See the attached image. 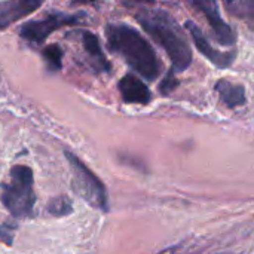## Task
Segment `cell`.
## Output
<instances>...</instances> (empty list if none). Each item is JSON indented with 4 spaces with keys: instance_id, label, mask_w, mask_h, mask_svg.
<instances>
[{
    "instance_id": "obj_1",
    "label": "cell",
    "mask_w": 254,
    "mask_h": 254,
    "mask_svg": "<svg viewBox=\"0 0 254 254\" xmlns=\"http://www.w3.org/2000/svg\"><path fill=\"white\" fill-rule=\"evenodd\" d=\"M107 48L124 57L127 64L147 80H155L161 74L162 63L159 61L150 43L132 27L127 24L106 25Z\"/></svg>"
},
{
    "instance_id": "obj_2",
    "label": "cell",
    "mask_w": 254,
    "mask_h": 254,
    "mask_svg": "<svg viewBox=\"0 0 254 254\" xmlns=\"http://www.w3.org/2000/svg\"><path fill=\"white\" fill-rule=\"evenodd\" d=\"M135 18L167 52L174 70L185 71L190 65L192 49L183 33V28L173 15L162 9H141Z\"/></svg>"
},
{
    "instance_id": "obj_3",
    "label": "cell",
    "mask_w": 254,
    "mask_h": 254,
    "mask_svg": "<svg viewBox=\"0 0 254 254\" xmlns=\"http://www.w3.org/2000/svg\"><path fill=\"white\" fill-rule=\"evenodd\" d=\"M0 201L13 219H27L34 213V176L27 165H13L1 183Z\"/></svg>"
},
{
    "instance_id": "obj_4",
    "label": "cell",
    "mask_w": 254,
    "mask_h": 254,
    "mask_svg": "<svg viewBox=\"0 0 254 254\" xmlns=\"http://www.w3.org/2000/svg\"><path fill=\"white\" fill-rule=\"evenodd\" d=\"M64 155H65V158L70 164V168H71L74 192L83 201H86L92 208L100 210L103 213H107L110 204H109V193H107L104 183L74 153L65 150Z\"/></svg>"
},
{
    "instance_id": "obj_5",
    "label": "cell",
    "mask_w": 254,
    "mask_h": 254,
    "mask_svg": "<svg viewBox=\"0 0 254 254\" xmlns=\"http://www.w3.org/2000/svg\"><path fill=\"white\" fill-rule=\"evenodd\" d=\"M83 18V13H76V15H68L60 10H54L49 12L45 18L42 19H36V21H30L27 24H24L19 28V36L34 45H40L43 43L48 36L65 25H74L79 24Z\"/></svg>"
},
{
    "instance_id": "obj_6",
    "label": "cell",
    "mask_w": 254,
    "mask_h": 254,
    "mask_svg": "<svg viewBox=\"0 0 254 254\" xmlns=\"http://www.w3.org/2000/svg\"><path fill=\"white\" fill-rule=\"evenodd\" d=\"M190 1L207 18V21H208L213 33H214L216 40L220 45H223V46L234 48V45L237 42L235 31L220 16L219 6H217V0H190Z\"/></svg>"
},
{
    "instance_id": "obj_7",
    "label": "cell",
    "mask_w": 254,
    "mask_h": 254,
    "mask_svg": "<svg viewBox=\"0 0 254 254\" xmlns=\"http://www.w3.org/2000/svg\"><path fill=\"white\" fill-rule=\"evenodd\" d=\"M186 28H188L189 34L192 36V39H193V42H195L198 51H199L204 57H207L216 67H219V68H226V67H229V65L234 63V60H235V57H237V51H235V49H232V51H225V52L214 49V48L211 46V43L208 42L207 36H204V33L199 30V27L195 25L192 21H188V22H186Z\"/></svg>"
},
{
    "instance_id": "obj_8",
    "label": "cell",
    "mask_w": 254,
    "mask_h": 254,
    "mask_svg": "<svg viewBox=\"0 0 254 254\" xmlns=\"http://www.w3.org/2000/svg\"><path fill=\"white\" fill-rule=\"evenodd\" d=\"M43 0H3L0 1V31L22 19L42 6Z\"/></svg>"
},
{
    "instance_id": "obj_9",
    "label": "cell",
    "mask_w": 254,
    "mask_h": 254,
    "mask_svg": "<svg viewBox=\"0 0 254 254\" xmlns=\"http://www.w3.org/2000/svg\"><path fill=\"white\" fill-rule=\"evenodd\" d=\"M118 89L121 92L122 100L127 104H141V106H147L152 101V94H150V89L147 88V85L143 83L137 76H134L131 73L125 74L119 80Z\"/></svg>"
},
{
    "instance_id": "obj_10",
    "label": "cell",
    "mask_w": 254,
    "mask_h": 254,
    "mask_svg": "<svg viewBox=\"0 0 254 254\" xmlns=\"http://www.w3.org/2000/svg\"><path fill=\"white\" fill-rule=\"evenodd\" d=\"M80 39H82V46H83L85 52L89 55L91 63L95 67V70L104 71V73H110L112 64L106 58V55H104V52H103V49L100 46L98 37L94 33L83 30V31H80Z\"/></svg>"
},
{
    "instance_id": "obj_11",
    "label": "cell",
    "mask_w": 254,
    "mask_h": 254,
    "mask_svg": "<svg viewBox=\"0 0 254 254\" xmlns=\"http://www.w3.org/2000/svg\"><path fill=\"white\" fill-rule=\"evenodd\" d=\"M216 91L219 92V97L223 104H226L229 109H235L247 103L244 85L231 82L228 79H220L216 82Z\"/></svg>"
},
{
    "instance_id": "obj_12",
    "label": "cell",
    "mask_w": 254,
    "mask_h": 254,
    "mask_svg": "<svg viewBox=\"0 0 254 254\" xmlns=\"http://www.w3.org/2000/svg\"><path fill=\"white\" fill-rule=\"evenodd\" d=\"M225 4L232 15L253 22L254 0H225Z\"/></svg>"
},
{
    "instance_id": "obj_13",
    "label": "cell",
    "mask_w": 254,
    "mask_h": 254,
    "mask_svg": "<svg viewBox=\"0 0 254 254\" xmlns=\"http://www.w3.org/2000/svg\"><path fill=\"white\" fill-rule=\"evenodd\" d=\"M46 211L55 217H64L73 213V204L71 199L67 198L65 195H60L55 196L52 199H49L48 205H46Z\"/></svg>"
},
{
    "instance_id": "obj_14",
    "label": "cell",
    "mask_w": 254,
    "mask_h": 254,
    "mask_svg": "<svg viewBox=\"0 0 254 254\" xmlns=\"http://www.w3.org/2000/svg\"><path fill=\"white\" fill-rule=\"evenodd\" d=\"M43 58L49 71H58L63 67V49L55 43L43 49Z\"/></svg>"
},
{
    "instance_id": "obj_15",
    "label": "cell",
    "mask_w": 254,
    "mask_h": 254,
    "mask_svg": "<svg viewBox=\"0 0 254 254\" xmlns=\"http://www.w3.org/2000/svg\"><path fill=\"white\" fill-rule=\"evenodd\" d=\"M179 79L176 77V74H174V70H170L168 73H167V76L162 79V82L159 83V91H161V94L164 95V97H167V95H170L177 86H179Z\"/></svg>"
},
{
    "instance_id": "obj_16",
    "label": "cell",
    "mask_w": 254,
    "mask_h": 254,
    "mask_svg": "<svg viewBox=\"0 0 254 254\" xmlns=\"http://www.w3.org/2000/svg\"><path fill=\"white\" fill-rule=\"evenodd\" d=\"M15 231H16V223H9V222L1 223L0 225V241L6 246H12Z\"/></svg>"
},
{
    "instance_id": "obj_17",
    "label": "cell",
    "mask_w": 254,
    "mask_h": 254,
    "mask_svg": "<svg viewBox=\"0 0 254 254\" xmlns=\"http://www.w3.org/2000/svg\"><path fill=\"white\" fill-rule=\"evenodd\" d=\"M156 0H119V3H122L124 6H135V4H146V3H155Z\"/></svg>"
},
{
    "instance_id": "obj_18",
    "label": "cell",
    "mask_w": 254,
    "mask_h": 254,
    "mask_svg": "<svg viewBox=\"0 0 254 254\" xmlns=\"http://www.w3.org/2000/svg\"><path fill=\"white\" fill-rule=\"evenodd\" d=\"M98 1H101V0H73L71 4H94Z\"/></svg>"
}]
</instances>
